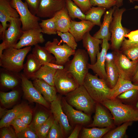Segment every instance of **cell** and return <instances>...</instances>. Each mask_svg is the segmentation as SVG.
I'll return each instance as SVG.
<instances>
[{
    "label": "cell",
    "mask_w": 138,
    "mask_h": 138,
    "mask_svg": "<svg viewBox=\"0 0 138 138\" xmlns=\"http://www.w3.org/2000/svg\"><path fill=\"white\" fill-rule=\"evenodd\" d=\"M31 46L23 48L10 47L4 50L0 57V66L9 71L19 72L23 70L24 62Z\"/></svg>",
    "instance_id": "2"
},
{
    "label": "cell",
    "mask_w": 138,
    "mask_h": 138,
    "mask_svg": "<svg viewBox=\"0 0 138 138\" xmlns=\"http://www.w3.org/2000/svg\"><path fill=\"white\" fill-rule=\"evenodd\" d=\"M32 53L42 66L46 63H55L54 56H52L44 47L41 46L38 44L35 45L32 49Z\"/></svg>",
    "instance_id": "31"
},
{
    "label": "cell",
    "mask_w": 138,
    "mask_h": 138,
    "mask_svg": "<svg viewBox=\"0 0 138 138\" xmlns=\"http://www.w3.org/2000/svg\"><path fill=\"white\" fill-rule=\"evenodd\" d=\"M85 14L92 6L89 0H72Z\"/></svg>",
    "instance_id": "47"
},
{
    "label": "cell",
    "mask_w": 138,
    "mask_h": 138,
    "mask_svg": "<svg viewBox=\"0 0 138 138\" xmlns=\"http://www.w3.org/2000/svg\"><path fill=\"white\" fill-rule=\"evenodd\" d=\"M39 25L42 33L48 35L57 34V30L54 17L47 19L41 20Z\"/></svg>",
    "instance_id": "37"
},
{
    "label": "cell",
    "mask_w": 138,
    "mask_h": 138,
    "mask_svg": "<svg viewBox=\"0 0 138 138\" xmlns=\"http://www.w3.org/2000/svg\"><path fill=\"white\" fill-rule=\"evenodd\" d=\"M31 111L27 105L23 104L15 106L11 109L7 110L6 113L1 119L0 121V128L9 126L12 122L21 113Z\"/></svg>",
    "instance_id": "25"
},
{
    "label": "cell",
    "mask_w": 138,
    "mask_h": 138,
    "mask_svg": "<svg viewBox=\"0 0 138 138\" xmlns=\"http://www.w3.org/2000/svg\"><path fill=\"white\" fill-rule=\"evenodd\" d=\"M112 54V60L119 76L125 79L132 81L137 69L138 60H131L120 50L114 51Z\"/></svg>",
    "instance_id": "7"
},
{
    "label": "cell",
    "mask_w": 138,
    "mask_h": 138,
    "mask_svg": "<svg viewBox=\"0 0 138 138\" xmlns=\"http://www.w3.org/2000/svg\"><path fill=\"white\" fill-rule=\"evenodd\" d=\"M95 25L88 20L77 21L71 20L69 32L73 36L77 42L82 40L84 34L89 32Z\"/></svg>",
    "instance_id": "21"
},
{
    "label": "cell",
    "mask_w": 138,
    "mask_h": 138,
    "mask_svg": "<svg viewBox=\"0 0 138 138\" xmlns=\"http://www.w3.org/2000/svg\"><path fill=\"white\" fill-rule=\"evenodd\" d=\"M112 128H99L93 127L91 128H83L80 137L82 138H100Z\"/></svg>",
    "instance_id": "35"
},
{
    "label": "cell",
    "mask_w": 138,
    "mask_h": 138,
    "mask_svg": "<svg viewBox=\"0 0 138 138\" xmlns=\"http://www.w3.org/2000/svg\"><path fill=\"white\" fill-rule=\"evenodd\" d=\"M132 121L125 122L116 128L111 130L102 137L104 138H122L125 133L128 127L131 125Z\"/></svg>",
    "instance_id": "38"
},
{
    "label": "cell",
    "mask_w": 138,
    "mask_h": 138,
    "mask_svg": "<svg viewBox=\"0 0 138 138\" xmlns=\"http://www.w3.org/2000/svg\"><path fill=\"white\" fill-rule=\"evenodd\" d=\"M51 111L54 120L59 124L64 137L69 133L72 129L67 116L63 111L61 99L57 96L56 99L51 102Z\"/></svg>",
    "instance_id": "15"
},
{
    "label": "cell",
    "mask_w": 138,
    "mask_h": 138,
    "mask_svg": "<svg viewBox=\"0 0 138 138\" xmlns=\"http://www.w3.org/2000/svg\"><path fill=\"white\" fill-rule=\"evenodd\" d=\"M41 66L34 55L30 53L27 56L26 62L23 65V74L28 79H32Z\"/></svg>",
    "instance_id": "27"
},
{
    "label": "cell",
    "mask_w": 138,
    "mask_h": 138,
    "mask_svg": "<svg viewBox=\"0 0 138 138\" xmlns=\"http://www.w3.org/2000/svg\"><path fill=\"white\" fill-rule=\"evenodd\" d=\"M33 80L34 86L47 102H51L56 99L57 91L55 86L42 79L35 78Z\"/></svg>",
    "instance_id": "22"
},
{
    "label": "cell",
    "mask_w": 138,
    "mask_h": 138,
    "mask_svg": "<svg viewBox=\"0 0 138 138\" xmlns=\"http://www.w3.org/2000/svg\"><path fill=\"white\" fill-rule=\"evenodd\" d=\"M100 103L96 102L95 113L93 122L88 126L90 127L110 128H113L114 124L113 117Z\"/></svg>",
    "instance_id": "18"
},
{
    "label": "cell",
    "mask_w": 138,
    "mask_h": 138,
    "mask_svg": "<svg viewBox=\"0 0 138 138\" xmlns=\"http://www.w3.org/2000/svg\"><path fill=\"white\" fill-rule=\"evenodd\" d=\"M19 96L18 91L15 89L8 92L1 91L0 100L1 103L4 106H7L16 101Z\"/></svg>",
    "instance_id": "39"
},
{
    "label": "cell",
    "mask_w": 138,
    "mask_h": 138,
    "mask_svg": "<svg viewBox=\"0 0 138 138\" xmlns=\"http://www.w3.org/2000/svg\"><path fill=\"white\" fill-rule=\"evenodd\" d=\"M9 22V26L1 39L4 45L5 49L14 47L22 34L24 31L21 28L22 24L19 17L11 18Z\"/></svg>",
    "instance_id": "11"
},
{
    "label": "cell",
    "mask_w": 138,
    "mask_h": 138,
    "mask_svg": "<svg viewBox=\"0 0 138 138\" xmlns=\"http://www.w3.org/2000/svg\"><path fill=\"white\" fill-rule=\"evenodd\" d=\"M32 117V111H30L21 113L17 118L20 119L25 124L29 125L31 121Z\"/></svg>",
    "instance_id": "50"
},
{
    "label": "cell",
    "mask_w": 138,
    "mask_h": 138,
    "mask_svg": "<svg viewBox=\"0 0 138 138\" xmlns=\"http://www.w3.org/2000/svg\"><path fill=\"white\" fill-rule=\"evenodd\" d=\"M98 76L88 73L85 78L83 85L96 102L101 104L108 99L111 89L103 79Z\"/></svg>",
    "instance_id": "4"
},
{
    "label": "cell",
    "mask_w": 138,
    "mask_h": 138,
    "mask_svg": "<svg viewBox=\"0 0 138 138\" xmlns=\"http://www.w3.org/2000/svg\"><path fill=\"white\" fill-rule=\"evenodd\" d=\"M125 10L124 8L120 9L116 6L113 14L109 30L111 34L110 46L114 51L120 50L125 35L130 32L129 29L123 27L121 24L122 15Z\"/></svg>",
    "instance_id": "6"
},
{
    "label": "cell",
    "mask_w": 138,
    "mask_h": 138,
    "mask_svg": "<svg viewBox=\"0 0 138 138\" xmlns=\"http://www.w3.org/2000/svg\"><path fill=\"white\" fill-rule=\"evenodd\" d=\"M116 98L124 104L133 107L138 100V89L127 90L118 95Z\"/></svg>",
    "instance_id": "34"
},
{
    "label": "cell",
    "mask_w": 138,
    "mask_h": 138,
    "mask_svg": "<svg viewBox=\"0 0 138 138\" xmlns=\"http://www.w3.org/2000/svg\"><path fill=\"white\" fill-rule=\"evenodd\" d=\"M119 50L131 60H138V42L125 38Z\"/></svg>",
    "instance_id": "30"
},
{
    "label": "cell",
    "mask_w": 138,
    "mask_h": 138,
    "mask_svg": "<svg viewBox=\"0 0 138 138\" xmlns=\"http://www.w3.org/2000/svg\"><path fill=\"white\" fill-rule=\"evenodd\" d=\"M54 84L57 91L61 94L65 95L79 86L73 76L64 68L56 70Z\"/></svg>",
    "instance_id": "10"
},
{
    "label": "cell",
    "mask_w": 138,
    "mask_h": 138,
    "mask_svg": "<svg viewBox=\"0 0 138 138\" xmlns=\"http://www.w3.org/2000/svg\"><path fill=\"white\" fill-rule=\"evenodd\" d=\"M54 120L53 116H49L47 120L40 126L36 132L39 138L47 137Z\"/></svg>",
    "instance_id": "41"
},
{
    "label": "cell",
    "mask_w": 138,
    "mask_h": 138,
    "mask_svg": "<svg viewBox=\"0 0 138 138\" xmlns=\"http://www.w3.org/2000/svg\"><path fill=\"white\" fill-rule=\"evenodd\" d=\"M106 9L103 7L92 6L85 14V20L90 21L95 25L100 26L101 24V17L105 14Z\"/></svg>",
    "instance_id": "33"
},
{
    "label": "cell",
    "mask_w": 138,
    "mask_h": 138,
    "mask_svg": "<svg viewBox=\"0 0 138 138\" xmlns=\"http://www.w3.org/2000/svg\"><path fill=\"white\" fill-rule=\"evenodd\" d=\"M66 7L71 18L85 20V15L72 0H65Z\"/></svg>",
    "instance_id": "36"
},
{
    "label": "cell",
    "mask_w": 138,
    "mask_h": 138,
    "mask_svg": "<svg viewBox=\"0 0 138 138\" xmlns=\"http://www.w3.org/2000/svg\"><path fill=\"white\" fill-rule=\"evenodd\" d=\"M88 55L81 49L75 50L73 57L64 65V68L71 73L79 85H83L85 78L88 73Z\"/></svg>",
    "instance_id": "3"
},
{
    "label": "cell",
    "mask_w": 138,
    "mask_h": 138,
    "mask_svg": "<svg viewBox=\"0 0 138 138\" xmlns=\"http://www.w3.org/2000/svg\"><path fill=\"white\" fill-rule=\"evenodd\" d=\"M82 40L83 46L89 56L90 64H93L96 62L97 55L99 52V45L102 44V40L92 36L89 32L84 34Z\"/></svg>",
    "instance_id": "20"
},
{
    "label": "cell",
    "mask_w": 138,
    "mask_h": 138,
    "mask_svg": "<svg viewBox=\"0 0 138 138\" xmlns=\"http://www.w3.org/2000/svg\"><path fill=\"white\" fill-rule=\"evenodd\" d=\"M133 84L138 85V66L137 69L132 80Z\"/></svg>",
    "instance_id": "54"
},
{
    "label": "cell",
    "mask_w": 138,
    "mask_h": 138,
    "mask_svg": "<svg viewBox=\"0 0 138 138\" xmlns=\"http://www.w3.org/2000/svg\"><path fill=\"white\" fill-rule=\"evenodd\" d=\"M10 3L19 14L23 31L31 29H41L39 22L40 18L31 13L26 3L21 0H10Z\"/></svg>",
    "instance_id": "8"
},
{
    "label": "cell",
    "mask_w": 138,
    "mask_h": 138,
    "mask_svg": "<svg viewBox=\"0 0 138 138\" xmlns=\"http://www.w3.org/2000/svg\"><path fill=\"white\" fill-rule=\"evenodd\" d=\"M91 5L92 6L97 7L109 9L112 7L116 6L115 0H89Z\"/></svg>",
    "instance_id": "44"
},
{
    "label": "cell",
    "mask_w": 138,
    "mask_h": 138,
    "mask_svg": "<svg viewBox=\"0 0 138 138\" xmlns=\"http://www.w3.org/2000/svg\"><path fill=\"white\" fill-rule=\"evenodd\" d=\"M130 3H133L135 2H138V0H129Z\"/></svg>",
    "instance_id": "58"
},
{
    "label": "cell",
    "mask_w": 138,
    "mask_h": 138,
    "mask_svg": "<svg viewBox=\"0 0 138 138\" xmlns=\"http://www.w3.org/2000/svg\"><path fill=\"white\" fill-rule=\"evenodd\" d=\"M10 125L14 127L16 133H17L29 126L19 118H17L11 122Z\"/></svg>",
    "instance_id": "49"
},
{
    "label": "cell",
    "mask_w": 138,
    "mask_h": 138,
    "mask_svg": "<svg viewBox=\"0 0 138 138\" xmlns=\"http://www.w3.org/2000/svg\"><path fill=\"white\" fill-rule=\"evenodd\" d=\"M65 96V98L69 104L87 114L91 113L95 108L96 102L83 85H79Z\"/></svg>",
    "instance_id": "5"
},
{
    "label": "cell",
    "mask_w": 138,
    "mask_h": 138,
    "mask_svg": "<svg viewBox=\"0 0 138 138\" xmlns=\"http://www.w3.org/2000/svg\"><path fill=\"white\" fill-rule=\"evenodd\" d=\"M82 125L77 124L75 126L73 131L68 137V138H77L78 137L79 132L81 129Z\"/></svg>",
    "instance_id": "52"
},
{
    "label": "cell",
    "mask_w": 138,
    "mask_h": 138,
    "mask_svg": "<svg viewBox=\"0 0 138 138\" xmlns=\"http://www.w3.org/2000/svg\"><path fill=\"white\" fill-rule=\"evenodd\" d=\"M53 17L57 31L62 32L69 31L71 20L66 6L57 13Z\"/></svg>",
    "instance_id": "26"
},
{
    "label": "cell",
    "mask_w": 138,
    "mask_h": 138,
    "mask_svg": "<svg viewBox=\"0 0 138 138\" xmlns=\"http://www.w3.org/2000/svg\"><path fill=\"white\" fill-rule=\"evenodd\" d=\"M21 74L10 71L2 68L0 70V82L1 85L5 88L12 89L18 85L21 80Z\"/></svg>",
    "instance_id": "24"
},
{
    "label": "cell",
    "mask_w": 138,
    "mask_h": 138,
    "mask_svg": "<svg viewBox=\"0 0 138 138\" xmlns=\"http://www.w3.org/2000/svg\"><path fill=\"white\" fill-rule=\"evenodd\" d=\"M61 101L63 111L67 116L69 122L71 124L82 125L90 121L91 119L89 115L75 109L67 103L65 98H62Z\"/></svg>",
    "instance_id": "16"
},
{
    "label": "cell",
    "mask_w": 138,
    "mask_h": 138,
    "mask_svg": "<svg viewBox=\"0 0 138 138\" xmlns=\"http://www.w3.org/2000/svg\"><path fill=\"white\" fill-rule=\"evenodd\" d=\"M10 0H0V38L3 36L5 31L8 27L9 21L11 18L19 17L16 10L12 6Z\"/></svg>",
    "instance_id": "19"
},
{
    "label": "cell",
    "mask_w": 138,
    "mask_h": 138,
    "mask_svg": "<svg viewBox=\"0 0 138 138\" xmlns=\"http://www.w3.org/2000/svg\"><path fill=\"white\" fill-rule=\"evenodd\" d=\"M19 41L14 47L17 49L42 43L45 41L41 29H31L24 31Z\"/></svg>",
    "instance_id": "17"
},
{
    "label": "cell",
    "mask_w": 138,
    "mask_h": 138,
    "mask_svg": "<svg viewBox=\"0 0 138 138\" xmlns=\"http://www.w3.org/2000/svg\"><path fill=\"white\" fill-rule=\"evenodd\" d=\"M102 49L97 56L96 62L93 64L88 63L89 69L92 70L93 72L105 81L106 79V75L105 70V63L107 57V53L109 49L110 45L108 40L106 38L102 39Z\"/></svg>",
    "instance_id": "13"
},
{
    "label": "cell",
    "mask_w": 138,
    "mask_h": 138,
    "mask_svg": "<svg viewBox=\"0 0 138 138\" xmlns=\"http://www.w3.org/2000/svg\"><path fill=\"white\" fill-rule=\"evenodd\" d=\"M56 70L49 66L42 65L35 75L32 79H41L45 81L50 85L55 86L54 79Z\"/></svg>",
    "instance_id": "32"
},
{
    "label": "cell",
    "mask_w": 138,
    "mask_h": 138,
    "mask_svg": "<svg viewBox=\"0 0 138 138\" xmlns=\"http://www.w3.org/2000/svg\"><path fill=\"white\" fill-rule=\"evenodd\" d=\"M64 136L60 126L58 122L54 120L53 124L47 134V138H62Z\"/></svg>",
    "instance_id": "43"
},
{
    "label": "cell",
    "mask_w": 138,
    "mask_h": 138,
    "mask_svg": "<svg viewBox=\"0 0 138 138\" xmlns=\"http://www.w3.org/2000/svg\"><path fill=\"white\" fill-rule=\"evenodd\" d=\"M57 34L61 38L63 42L75 50L77 44L73 36L69 32H62L57 31Z\"/></svg>",
    "instance_id": "42"
},
{
    "label": "cell",
    "mask_w": 138,
    "mask_h": 138,
    "mask_svg": "<svg viewBox=\"0 0 138 138\" xmlns=\"http://www.w3.org/2000/svg\"><path fill=\"white\" fill-rule=\"evenodd\" d=\"M101 104L110 111L115 125L128 121H138V111L134 107L124 104L116 98L107 99Z\"/></svg>",
    "instance_id": "1"
},
{
    "label": "cell",
    "mask_w": 138,
    "mask_h": 138,
    "mask_svg": "<svg viewBox=\"0 0 138 138\" xmlns=\"http://www.w3.org/2000/svg\"><path fill=\"white\" fill-rule=\"evenodd\" d=\"M125 37L132 41L138 42V29L130 31L125 35Z\"/></svg>",
    "instance_id": "51"
},
{
    "label": "cell",
    "mask_w": 138,
    "mask_h": 138,
    "mask_svg": "<svg viewBox=\"0 0 138 138\" xmlns=\"http://www.w3.org/2000/svg\"><path fill=\"white\" fill-rule=\"evenodd\" d=\"M106 79L105 81L110 89L113 88L116 84L119 77L118 70L112 59L106 58L105 63Z\"/></svg>",
    "instance_id": "29"
},
{
    "label": "cell",
    "mask_w": 138,
    "mask_h": 138,
    "mask_svg": "<svg viewBox=\"0 0 138 138\" xmlns=\"http://www.w3.org/2000/svg\"><path fill=\"white\" fill-rule=\"evenodd\" d=\"M133 107L138 111V100Z\"/></svg>",
    "instance_id": "57"
},
{
    "label": "cell",
    "mask_w": 138,
    "mask_h": 138,
    "mask_svg": "<svg viewBox=\"0 0 138 138\" xmlns=\"http://www.w3.org/2000/svg\"><path fill=\"white\" fill-rule=\"evenodd\" d=\"M116 3V6L118 7H121L123 4V0H115Z\"/></svg>",
    "instance_id": "56"
},
{
    "label": "cell",
    "mask_w": 138,
    "mask_h": 138,
    "mask_svg": "<svg viewBox=\"0 0 138 138\" xmlns=\"http://www.w3.org/2000/svg\"><path fill=\"white\" fill-rule=\"evenodd\" d=\"M10 125L1 128L0 134V138H16V133Z\"/></svg>",
    "instance_id": "46"
},
{
    "label": "cell",
    "mask_w": 138,
    "mask_h": 138,
    "mask_svg": "<svg viewBox=\"0 0 138 138\" xmlns=\"http://www.w3.org/2000/svg\"><path fill=\"white\" fill-rule=\"evenodd\" d=\"M65 6V0H41L36 16L51 18Z\"/></svg>",
    "instance_id": "14"
},
{
    "label": "cell",
    "mask_w": 138,
    "mask_h": 138,
    "mask_svg": "<svg viewBox=\"0 0 138 138\" xmlns=\"http://www.w3.org/2000/svg\"><path fill=\"white\" fill-rule=\"evenodd\" d=\"M7 110L5 108L0 107V118L2 119L6 113Z\"/></svg>",
    "instance_id": "55"
},
{
    "label": "cell",
    "mask_w": 138,
    "mask_h": 138,
    "mask_svg": "<svg viewBox=\"0 0 138 138\" xmlns=\"http://www.w3.org/2000/svg\"><path fill=\"white\" fill-rule=\"evenodd\" d=\"M21 86L25 98L31 102L39 103L49 108V105L33 83L26 78L23 73H21Z\"/></svg>",
    "instance_id": "12"
},
{
    "label": "cell",
    "mask_w": 138,
    "mask_h": 138,
    "mask_svg": "<svg viewBox=\"0 0 138 138\" xmlns=\"http://www.w3.org/2000/svg\"><path fill=\"white\" fill-rule=\"evenodd\" d=\"M132 89H138V85L134 84L132 81L125 79L119 76L116 85L111 89L108 99L115 98L122 93Z\"/></svg>",
    "instance_id": "28"
},
{
    "label": "cell",
    "mask_w": 138,
    "mask_h": 138,
    "mask_svg": "<svg viewBox=\"0 0 138 138\" xmlns=\"http://www.w3.org/2000/svg\"><path fill=\"white\" fill-rule=\"evenodd\" d=\"M47 65L55 69L56 70H63L64 68V66L63 65H60L57 64L55 63H46L44 64Z\"/></svg>",
    "instance_id": "53"
},
{
    "label": "cell",
    "mask_w": 138,
    "mask_h": 138,
    "mask_svg": "<svg viewBox=\"0 0 138 138\" xmlns=\"http://www.w3.org/2000/svg\"><path fill=\"white\" fill-rule=\"evenodd\" d=\"M62 40L59 41L57 38H54L52 41L47 42L44 47L54 55L55 64L64 66L70 60V56L74 55L75 50L64 42L62 44Z\"/></svg>",
    "instance_id": "9"
},
{
    "label": "cell",
    "mask_w": 138,
    "mask_h": 138,
    "mask_svg": "<svg viewBox=\"0 0 138 138\" xmlns=\"http://www.w3.org/2000/svg\"><path fill=\"white\" fill-rule=\"evenodd\" d=\"M116 6H114L106 11L104 16L103 22L99 29L93 35L97 38L103 39L106 38L110 40L111 34L110 31V26L112 20L113 14Z\"/></svg>",
    "instance_id": "23"
},
{
    "label": "cell",
    "mask_w": 138,
    "mask_h": 138,
    "mask_svg": "<svg viewBox=\"0 0 138 138\" xmlns=\"http://www.w3.org/2000/svg\"><path fill=\"white\" fill-rule=\"evenodd\" d=\"M49 116L44 112L40 111L36 114L32 123L29 126L36 133L39 128L48 119Z\"/></svg>",
    "instance_id": "40"
},
{
    "label": "cell",
    "mask_w": 138,
    "mask_h": 138,
    "mask_svg": "<svg viewBox=\"0 0 138 138\" xmlns=\"http://www.w3.org/2000/svg\"><path fill=\"white\" fill-rule=\"evenodd\" d=\"M17 138H38L36 133L30 128L29 126L16 133Z\"/></svg>",
    "instance_id": "45"
},
{
    "label": "cell",
    "mask_w": 138,
    "mask_h": 138,
    "mask_svg": "<svg viewBox=\"0 0 138 138\" xmlns=\"http://www.w3.org/2000/svg\"><path fill=\"white\" fill-rule=\"evenodd\" d=\"M41 0H25L30 12L36 15Z\"/></svg>",
    "instance_id": "48"
}]
</instances>
